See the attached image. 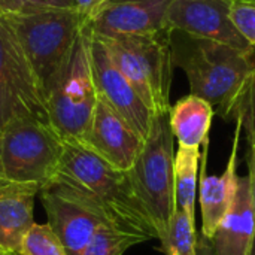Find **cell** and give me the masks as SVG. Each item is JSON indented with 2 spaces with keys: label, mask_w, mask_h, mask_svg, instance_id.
Wrapping results in <instances>:
<instances>
[{
  "label": "cell",
  "mask_w": 255,
  "mask_h": 255,
  "mask_svg": "<svg viewBox=\"0 0 255 255\" xmlns=\"http://www.w3.org/2000/svg\"><path fill=\"white\" fill-rule=\"evenodd\" d=\"M241 130H242L241 126L236 124L233 149L229 157L226 170L223 172L221 176H208L205 173L209 142L205 143V152H203V157L200 158L203 163V169L200 172V184H199V202H200V209H202L200 235L209 241L214 238L218 227L224 221L238 194V185H239L238 148H239Z\"/></svg>",
  "instance_id": "14"
},
{
  "label": "cell",
  "mask_w": 255,
  "mask_h": 255,
  "mask_svg": "<svg viewBox=\"0 0 255 255\" xmlns=\"http://www.w3.org/2000/svg\"><path fill=\"white\" fill-rule=\"evenodd\" d=\"M97 103L90 58V31L85 25L75 52L45 94V109L52 130L66 143L84 145Z\"/></svg>",
  "instance_id": "6"
},
{
  "label": "cell",
  "mask_w": 255,
  "mask_h": 255,
  "mask_svg": "<svg viewBox=\"0 0 255 255\" xmlns=\"http://www.w3.org/2000/svg\"><path fill=\"white\" fill-rule=\"evenodd\" d=\"M84 146L111 166L127 172L134 164L143 146V139L111 106L97 99Z\"/></svg>",
  "instance_id": "13"
},
{
  "label": "cell",
  "mask_w": 255,
  "mask_h": 255,
  "mask_svg": "<svg viewBox=\"0 0 255 255\" xmlns=\"http://www.w3.org/2000/svg\"><path fill=\"white\" fill-rule=\"evenodd\" d=\"M215 111L211 103L188 94L179 99L169 111V123L179 146L200 149L209 142V130Z\"/></svg>",
  "instance_id": "17"
},
{
  "label": "cell",
  "mask_w": 255,
  "mask_h": 255,
  "mask_svg": "<svg viewBox=\"0 0 255 255\" xmlns=\"http://www.w3.org/2000/svg\"><path fill=\"white\" fill-rule=\"evenodd\" d=\"M230 120L236 121V124L245 130L247 136H255V72L250 76L233 105L229 121Z\"/></svg>",
  "instance_id": "22"
},
{
  "label": "cell",
  "mask_w": 255,
  "mask_h": 255,
  "mask_svg": "<svg viewBox=\"0 0 255 255\" xmlns=\"http://www.w3.org/2000/svg\"><path fill=\"white\" fill-rule=\"evenodd\" d=\"M160 242L166 255H196V223L184 211L176 208L167 232Z\"/></svg>",
  "instance_id": "19"
},
{
  "label": "cell",
  "mask_w": 255,
  "mask_h": 255,
  "mask_svg": "<svg viewBox=\"0 0 255 255\" xmlns=\"http://www.w3.org/2000/svg\"><path fill=\"white\" fill-rule=\"evenodd\" d=\"M0 255H12L10 253H7V251H3V250H0Z\"/></svg>",
  "instance_id": "28"
},
{
  "label": "cell",
  "mask_w": 255,
  "mask_h": 255,
  "mask_svg": "<svg viewBox=\"0 0 255 255\" xmlns=\"http://www.w3.org/2000/svg\"><path fill=\"white\" fill-rule=\"evenodd\" d=\"M173 0H103L87 18L96 36H145L167 31L166 16Z\"/></svg>",
  "instance_id": "12"
},
{
  "label": "cell",
  "mask_w": 255,
  "mask_h": 255,
  "mask_svg": "<svg viewBox=\"0 0 255 255\" xmlns=\"http://www.w3.org/2000/svg\"><path fill=\"white\" fill-rule=\"evenodd\" d=\"M3 16L12 27L45 99L75 52L87 25V13L72 7H52Z\"/></svg>",
  "instance_id": "3"
},
{
  "label": "cell",
  "mask_w": 255,
  "mask_h": 255,
  "mask_svg": "<svg viewBox=\"0 0 255 255\" xmlns=\"http://www.w3.org/2000/svg\"><path fill=\"white\" fill-rule=\"evenodd\" d=\"M16 118L48 123L40 84L12 27L0 15V128Z\"/></svg>",
  "instance_id": "9"
},
{
  "label": "cell",
  "mask_w": 255,
  "mask_h": 255,
  "mask_svg": "<svg viewBox=\"0 0 255 255\" xmlns=\"http://www.w3.org/2000/svg\"><path fill=\"white\" fill-rule=\"evenodd\" d=\"M40 185L0 181V250L18 255L22 239L34 224L33 208Z\"/></svg>",
  "instance_id": "15"
},
{
  "label": "cell",
  "mask_w": 255,
  "mask_h": 255,
  "mask_svg": "<svg viewBox=\"0 0 255 255\" xmlns=\"http://www.w3.org/2000/svg\"><path fill=\"white\" fill-rule=\"evenodd\" d=\"M173 133L167 114H157L143 146L127 170L136 197L146 211L158 241L167 232L176 211Z\"/></svg>",
  "instance_id": "4"
},
{
  "label": "cell",
  "mask_w": 255,
  "mask_h": 255,
  "mask_svg": "<svg viewBox=\"0 0 255 255\" xmlns=\"http://www.w3.org/2000/svg\"><path fill=\"white\" fill-rule=\"evenodd\" d=\"M103 0H69L70 6L73 9H78L84 13H87V16L102 3Z\"/></svg>",
  "instance_id": "26"
},
{
  "label": "cell",
  "mask_w": 255,
  "mask_h": 255,
  "mask_svg": "<svg viewBox=\"0 0 255 255\" xmlns=\"http://www.w3.org/2000/svg\"><path fill=\"white\" fill-rule=\"evenodd\" d=\"M90 58L97 99L111 106L131 127V130L145 140L149 133L154 114L143 103L121 70L114 64L102 40L91 34V31Z\"/></svg>",
  "instance_id": "10"
},
{
  "label": "cell",
  "mask_w": 255,
  "mask_h": 255,
  "mask_svg": "<svg viewBox=\"0 0 255 255\" xmlns=\"http://www.w3.org/2000/svg\"><path fill=\"white\" fill-rule=\"evenodd\" d=\"M232 3L233 0H173L167 10L166 28L253 52L255 48L241 36L232 21Z\"/></svg>",
  "instance_id": "11"
},
{
  "label": "cell",
  "mask_w": 255,
  "mask_h": 255,
  "mask_svg": "<svg viewBox=\"0 0 255 255\" xmlns=\"http://www.w3.org/2000/svg\"><path fill=\"white\" fill-rule=\"evenodd\" d=\"M230 16L241 36L255 48V0H233Z\"/></svg>",
  "instance_id": "23"
},
{
  "label": "cell",
  "mask_w": 255,
  "mask_h": 255,
  "mask_svg": "<svg viewBox=\"0 0 255 255\" xmlns=\"http://www.w3.org/2000/svg\"><path fill=\"white\" fill-rule=\"evenodd\" d=\"M148 239L114 226L100 227L91 238L82 255H123L128 248L143 244Z\"/></svg>",
  "instance_id": "20"
},
{
  "label": "cell",
  "mask_w": 255,
  "mask_h": 255,
  "mask_svg": "<svg viewBox=\"0 0 255 255\" xmlns=\"http://www.w3.org/2000/svg\"><path fill=\"white\" fill-rule=\"evenodd\" d=\"M254 238V215L250 176H239L236 199L211 239L214 255H250Z\"/></svg>",
  "instance_id": "16"
},
{
  "label": "cell",
  "mask_w": 255,
  "mask_h": 255,
  "mask_svg": "<svg viewBox=\"0 0 255 255\" xmlns=\"http://www.w3.org/2000/svg\"><path fill=\"white\" fill-rule=\"evenodd\" d=\"M52 7H72V6L69 0H0V15L27 13V12L52 9Z\"/></svg>",
  "instance_id": "24"
},
{
  "label": "cell",
  "mask_w": 255,
  "mask_h": 255,
  "mask_svg": "<svg viewBox=\"0 0 255 255\" xmlns=\"http://www.w3.org/2000/svg\"><path fill=\"white\" fill-rule=\"evenodd\" d=\"M54 178L67 182L97 203L115 227L148 241L158 239L146 211L134 194L127 172L111 166L84 145L64 142Z\"/></svg>",
  "instance_id": "2"
},
{
  "label": "cell",
  "mask_w": 255,
  "mask_h": 255,
  "mask_svg": "<svg viewBox=\"0 0 255 255\" xmlns=\"http://www.w3.org/2000/svg\"><path fill=\"white\" fill-rule=\"evenodd\" d=\"M37 196L48 218L46 224L57 235L67 255H82L100 227L114 226L97 203L58 178L42 185Z\"/></svg>",
  "instance_id": "8"
},
{
  "label": "cell",
  "mask_w": 255,
  "mask_h": 255,
  "mask_svg": "<svg viewBox=\"0 0 255 255\" xmlns=\"http://www.w3.org/2000/svg\"><path fill=\"white\" fill-rule=\"evenodd\" d=\"M196 255H214L212 244L209 239H206L202 235H197V244H196Z\"/></svg>",
  "instance_id": "27"
},
{
  "label": "cell",
  "mask_w": 255,
  "mask_h": 255,
  "mask_svg": "<svg viewBox=\"0 0 255 255\" xmlns=\"http://www.w3.org/2000/svg\"><path fill=\"white\" fill-rule=\"evenodd\" d=\"M250 143L248 151V176L251 184V200H253V215H254V238L250 255H255V136H247Z\"/></svg>",
  "instance_id": "25"
},
{
  "label": "cell",
  "mask_w": 255,
  "mask_h": 255,
  "mask_svg": "<svg viewBox=\"0 0 255 255\" xmlns=\"http://www.w3.org/2000/svg\"><path fill=\"white\" fill-rule=\"evenodd\" d=\"M97 37L149 111L154 115L167 114L172 106L170 87L175 67L169 31L145 36Z\"/></svg>",
  "instance_id": "5"
},
{
  "label": "cell",
  "mask_w": 255,
  "mask_h": 255,
  "mask_svg": "<svg viewBox=\"0 0 255 255\" xmlns=\"http://www.w3.org/2000/svg\"><path fill=\"white\" fill-rule=\"evenodd\" d=\"M173 66L190 82V94L212 105L229 121L233 105L255 72V51L245 52L211 39L184 31H169Z\"/></svg>",
  "instance_id": "1"
},
{
  "label": "cell",
  "mask_w": 255,
  "mask_h": 255,
  "mask_svg": "<svg viewBox=\"0 0 255 255\" xmlns=\"http://www.w3.org/2000/svg\"><path fill=\"white\" fill-rule=\"evenodd\" d=\"M200 149L178 146L175 152V194L176 208L184 211L196 223L197 173Z\"/></svg>",
  "instance_id": "18"
},
{
  "label": "cell",
  "mask_w": 255,
  "mask_h": 255,
  "mask_svg": "<svg viewBox=\"0 0 255 255\" xmlns=\"http://www.w3.org/2000/svg\"><path fill=\"white\" fill-rule=\"evenodd\" d=\"M18 255H67V253L48 224L34 223L22 239Z\"/></svg>",
  "instance_id": "21"
},
{
  "label": "cell",
  "mask_w": 255,
  "mask_h": 255,
  "mask_svg": "<svg viewBox=\"0 0 255 255\" xmlns=\"http://www.w3.org/2000/svg\"><path fill=\"white\" fill-rule=\"evenodd\" d=\"M64 142L37 118H16L0 128V181L45 185L60 166Z\"/></svg>",
  "instance_id": "7"
}]
</instances>
